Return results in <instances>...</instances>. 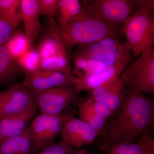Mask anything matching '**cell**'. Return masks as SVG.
<instances>
[{"mask_svg":"<svg viewBox=\"0 0 154 154\" xmlns=\"http://www.w3.org/2000/svg\"><path fill=\"white\" fill-rule=\"evenodd\" d=\"M116 116L108 133L113 146L137 141L143 134L149 133L154 124V103L152 99L137 91H125Z\"/></svg>","mask_w":154,"mask_h":154,"instance_id":"cell-1","label":"cell"},{"mask_svg":"<svg viewBox=\"0 0 154 154\" xmlns=\"http://www.w3.org/2000/svg\"><path fill=\"white\" fill-rule=\"evenodd\" d=\"M83 10L82 14L79 18L63 28H60L58 24L54 27L67 48L105 38H113L119 40L123 36L122 27L101 21L92 17L83 8Z\"/></svg>","mask_w":154,"mask_h":154,"instance_id":"cell-2","label":"cell"},{"mask_svg":"<svg viewBox=\"0 0 154 154\" xmlns=\"http://www.w3.org/2000/svg\"><path fill=\"white\" fill-rule=\"evenodd\" d=\"M122 32L128 47L134 56L138 57L154 42V17L148 13L135 12L124 22Z\"/></svg>","mask_w":154,"mask_h":154,"instance_id":"cell-3","label":"cell"},{"mask_svg":"<svg viewBox=\"0 0 154 154\" xmlns=\"http://www.w3.org/2000/svg\"><path fill=\"white\" fill-rule=\"evenodd\" d=\"M130 51L125 42L107 38L95 42L79 45L75 54L111 66L130 59Z\"/></svg>","mask_w":154,"mask_h":154,"instance_id":"cell-4","label":"cell"},{"mask_svg":"<svg viewBox=\"0 0 154 154\" xmlns=\"http://www.w3.org/2000/svg\"><path fill=\"white\" fill-rule=\"evenodd\" d=\"M83 9L92 17L103 22L121 27L134 12L135 0L81 1Z\"/></svg>","mask_w":154,"mask_h":154,"instance_id":"cell-5","label":"cell"},{"mask_svg":"<svg viewBox=\"0 0 154 154\" xmlns=\"http://www.w3.org/2000/svg\"><path fill=\"white\" fill-rule=\"evenodd\" d=\"M28 89L40 113L50 115L60 114L65 108L77 102L81 92L73 84L47 90Z\"/></svg>","mask_w":154,"mask_h":154,"instance_id":"cell-6","label":"cell"},{"mask_svg":"<svg viewBox=\"0 0 154 154\" xmlns=\"http://www.w3.org/2000/svg\"><path fill=\"white\" fill-rule=\"evenodd\" d=\"M128 91L154 92V50L151 47L122 73Z\"/></svg>","mask_w":154,"mask_h":154,"instance_id":"cell-7","label":"cell"},{"mask_svg":"<svg viewBox=\"0 0 154 154\" xmlns=\"http://www.w3.org/2000/svg\"><path fill=\"white\" fill-rule=\"evenodd\" d=\"M67 116L40 114L33 119L29 127L33 150L39 151L55 143Z\"/></svg>","mask_w":154,"mask_h":154,"instance_id":"cell-8","label":"cell"},{"mask_svg":"<svg viewBox=\"0 0 154 154\" xmlns=\"http://www.w3.org/2000/svg\"><path fill=\"white\" fill-rule=\"evenodd\" d=\"M61 134V140L65 143L79 148L92 143L99 132L80 119L67 116Z\"/></svg>","mask_w":154,"mask_h":154,"instance_id":"cell-9","label":"cell"},{"mask_svg":"<svg viewBox=\"0 0 154 154\" xmlns=\"http://www.w3.org/2000/svg\"><path fill=\"white\" fill-rule=\"evenodd\" d=\"M22 86L28 89L44 90L72 84L75 78L71 72L37 70L25 72Z\"/></svg>","mask_w":154,"mask_h":154,"instance_id":"cell-10","label":"cell"},{"mask_svg":"<svg viewBox=\"0 0 154 154\" xmlns=\"http://www.w3.org/2000/svg\"><path fill=\"white\" fill-rule=\"evenodd\" d=\"M125 87V80L122 74L107 80L91 91V98L105 103L113 112L121 105Z\"/></svg>","mask_w":154,"mask_h":154,"instance_id":"cell-11","label":"cell"},{"mask_svg":"<svg viewBox=\"0 0 154 154\" xmlns=\"http://www.w3.org/2000/svg\"><path fill=\"white\" fill-rule=\"evenodd\" d=\"M4 94L3 117L21 113L36 105L30 90L21 84L11 86Z\"/></svg>","mask_w":154,"mask_h":154,"instance_id":"cell-12","label":"cell"},{"mask_svg":"<svg viewBox=\"0 0 154 154\" xmlns=\"http://www.w3.org/2000/svg\"><path fill=\"white\" fill-rule=\"evenodd\" d=\"M37 109L35 105L21 113L3 116L0 120V138L2 142L24 132L36 114Z\"/></svg>","mask_w":154,"mask_h":154,"instance_id":"cell-13","label":"cell"},{"mask_svg":"<svg viewBox=\"0 0 154 154\" xmlns=\"http://www.w3.org/2000/svg\"><path fill=\"white\" fill-rule=\"evenodd\" d=\"M130 60H127L114 65L107 66L104 71L98 73L75 77L72 84L80 91L91 92L107 80L121 75L126 69Z\"/></svg>","mask_w":154,"mask_h":154,"instance_id":"cell-14","label":"cell"},{"mask_svg":"<svg viewBox=\"0 0 154 154\" xmlns=\"http://www.w3.org/2000/svg\"><path fill=\"white\" fill-rule=\"evenodd\" d=\"M20 10L25 35L32 46L42 30L37 0H21Z\"/></svg>","mask_w":154,"mask_h":154,"instance_id":"cell-15","label":"cell"},{"mask_svg":"<svg viewBox=\"0 0 154 154\" xmlns=\"http://www.w3.org/2000/svg\"><path fill=\"white\" fill-rule=\"evenodd\" d=\"M33 150L29 125L21 134L0 143V154H32Z\"/></svg>","mask_w":154,"mask_h":154,"instance_id":"cell-16","label":"cell"},{"mask_svg":"<svg viewBox=\"0 0 154 154\" xmlns=\"http://www.w3.org/2000/svg\"><path fill=\"white\" fill-rule=\"evenodd\" d=\"M25 73L17 60L12 57L3 45H0V86L12 82Z\"/></svg>","mask_w":154,"mask_h":154,"instance_id":"cell-17","label":"cell"},{"mask_svg":"<svg viewBox=\"0 0 154 154\" xmlns=\"http://www.w3.org/2000/svg\"><path fill=\"white\" fill-rule=\"evenodd\" d=\"M83 11L81 1L79 0H58L55 15L60 28L77 19Z\"/></svg>","mask_w":154,"mask_h":154,"instance_id":"cell-18","label":"cell"},{"mask_svg":"<svg viewBox=\"0 0 154 154\" xmlns=\"http://www.w3.org/2000/svg\"><path fill=\"white\" fill-rule=\"evenodd\" d=\"M49 33L40 40L36 48L41 59L67 52V48L57 33L50 28Z\"/></svg>","mask_w":154,"mask_h":154,"instance_id":"cell-19","label":"cell"},{"mask_svg":"<svg viewBox=\"0 0 154 154\" xmlns=\"http://www.w3.org/2000/svg\"><path fill=\"white\" fill-rule=\"evenodd\" d=\"M73 57L74 69L72 74L75 77L98 73L104 71L107 67L100 62L75 54H73Z\"/></svg>","mask_w":154,"mask_h":154,"instance_id":"cell-20","label":"cell"},{"mask_svg":"<svg viewBox=\"0 0 154 154\" xmlns=\"http://www.w3.org/2000/svg\"><path fill=\"white\" fill-rule=\"evenodd\" d=\"M20 3L21 0H0V19L16 28L22 20Z\"/></svg>","mask_w":154,"mask_h":154,"instance_id":"cell-21","label":"cell"},{"mask_svg":"<svg viewBox=\"0 0 154 154\" xmlns=\"http://www.w3.org/2000/svg\"><path fill=\"white\" fill-rule=\"evenodd\" d=\"M38 70L43 71L71 72V65L67 52L41 59Z\"/></svg>","mask_w":154,"mask_h":154,"instance_id":"cell-22","label":"cell"},{"mask_svg":"<svg viewBox=\"0 0 154 154\" xmlns=\"http://www.w3.org/2000/svg\"><path fill=\"white\" fill-rule=\"evenodd\" d=\"M10 55L17 60L32 47L25 33L17 30L5 45Z\"/></svg>","mask_w":154,"mask_h":154,"instance_id":"cell-23","label":"cell"},{"mask_svg":"<svg viewBox=\"0 0 154 154\" xmlns=\"http://www.w3.org/2000/svg\"><path fill=\"white\" fill-rule=\"evenodd\" d=\"M41 60L36 48L31 47L17 60L25 73L38 70Z\"/></svg>","mask_w":154,"mask_h":154,"instance_id":"cell-24","label":"cell"},{"mask_svg":"<svg viewBox=\"0 0 154 154\" xmlns=\"http://www.w3.org/2000/svg\"><path fill=\"white\" fill-rule=\"evenodd\" d=\"M79 114L81 120L98 132L102 129L106 121L80 103L79 105Z\"/></svg>","mask_w":154,"mask_h":154,"instance_id":"cell-25","label":"cell"},{"mask_svg":"<svg viewBox=\"0 0 154 154\" xmlns=\"http://www.w3.org/2000/svg\"><path fill=\"white\" fill-rule=\"evenodd\" d=\"M80 104L105 120L109 118L113 113L110 107L105 103L91 97Z\"/></svg>","mask_w":154,"mask_h":154,"instance_id":"cell-26","label":"cell"},{"mask_svg":"<svg viewBox=\"0 0 154 154\" xmlns=\"http://www.w3.org/2000/svg\"><path fill=\"white\" fill-rule=\"evenodd\" d=\"M58 0H37L40 16H46L49 22H54Z\"/></svg>","mask_w":154,"mask_h":154,"instance_id":"cell-27","label":"cell"},{"mask_svg":"<svg viewBox=\"0 0 154 154\" xmlns=\"http://www.w3.org/2000/svg\"><path fill=\"white\" fill-rule=\"evenodd\" d=\"M37 154H74V152L72 147L61 140L39 151Z\"/></svg>","mask_w":154,"mask_h":154,"instance_id":"cell-28","label":"cell"},{"mask_svg":"<svg viewBox=\"0 0 154 154\" xmlns=\"http://www.w3.org/2000/svg\"><path fill=\"white\" fill-rule=\"evenodd\" d=\"M140 150L137 143L118 144L112 146L110 154H134Z\"/></svg>","mask_w":154,"mask_h":154,"instance_id":"cell-29","label":"cell"},{"mask_svg":"<svg viewBox=\"0 0 154 154\" xmlns=\"http://www.w3.org/2000/svg\"><path fill=\"white\" fill-rule=\"evenodd\" d=\"M17 31L16 28L0 19V45L5 46Z\"/></svg>","mask_w":154,"mask_h":154,"instance_id":"cell-30","label":"cell"},{"mask_svg":"<svg viewBox=\"0 0 154 154\" xmlns=\"http://www.w3.org/2000/svg\"><path fill=\"white\" fill-rule=\"evenodd\" d=\"M141 149L148 154H154V140L149 134H144L137 141Z\"/></svg>","mask_w":154,"mask_h":154,"instance_id":"cell-31","label":"cell"},{"mask_svg":"<svg viewBox=\"0 0 154 154\" xmlns=\"http://www.w3.org/2000/svg\"><path fill=\"white\" fill-rule=\"evenodd\" d=\"M148 13L154 17V0H135L134 12Z\"/></svg>","mask_w":154,"mask_h":154,"instance_id":"cell-32","label":"cell"},{"mask_svg":"<svg viewBox=\"0 0 154 154\" xmlns=\"http://www.w3.org/2000/svg\"><path fill=\"white\" fill-rule=\"evenodd\" d=\"M4 93L0 94V120L3 117V104L4 102Z\"/></svg>","mask_w":154,"mask_h":154,"instance_id":"cell-33","label":"cell"},{"mask_svg":"<svg viewBox=\"0 0 154 154\" xmlns=\"http://www.w3.org/2000/svg\"><path fill=\"white\" fill-rule=\"evenodd\" d=\"M134 154H148L146 152L144 151L143 150H140L139 151L135 153Z\"/></svg>","mask_w":154,"mask_h":154,"instance_id":"cell-34","label":"cell"},{"mask_svg":"<svg viewBox=\"0 0 154 154\" xmlns=\"http://www.w3.org/2000/svg\"><path fill=\"white\" fill-rule=\"evenodd\" d=\"M2 142V141L1 140V138H0V143H1Z\"/></svg>","mask_w":154,"mask_h":154,"instance_id":"cell-35","label":"cell"}]
</instances>
